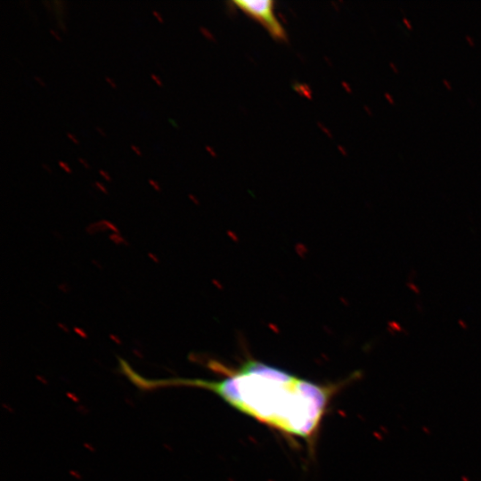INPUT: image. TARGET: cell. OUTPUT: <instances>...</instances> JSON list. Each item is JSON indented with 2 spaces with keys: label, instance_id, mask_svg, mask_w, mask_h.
Returning <instances> with one entry per match:
<instances>
[{
  "label": "cell",
  "instance_id": "6da1fadb",
  "mask_svg": "<svg viewBox=\"0 0 481 481\" xmlns=\"http://www.w3.org/2000/svg\"><path fill=\"white\" fill-rule=\"evenodd\" d=\"M223 378L214 380L174 378L151 379L138 375L142 390L166 387H190L218 395L240 412L288 436L312 440L338 385H322L295 376L254 359L231 369L210 363Z\"/></svg>",
  "mask_w": 481,
  "mask_h": 481
},
{
  "label": "cell",
  "instance_id": "2e32d148",
  "mask_svg": "<svg viewBox=\"0 0 481 481\" xmlns=\"http://www.w3.org/2000/svg\"><path fill=\"white\" fill-rule=\"evenodd\" d=\"M385 96L387 97V99L391 102V103H394V99L391 95H389L387 93L385 94Z\"/></svg>",
  "mask_w": 481,
  "mask_h": 481
},
{
  "label": "cell",
  "instance_id": "30bf717a",
  "mask_svg": "<svg viewBox=\"0 0 481 481\" xmlns=\"http://www.w3.org/2000/svg\"><path fill=\"white\" fill-rule=\"evenodd\" d=\"M34 78L40 86H45V82L38 76H35Z\"/></svg>",
  "mask_w": 481,
  "mask_h": 481
},
{
  "label": "cell",
  "instance_id": "7a4b0ae2",
  "mask_svg": "<svg viewBox=\"0 0 481 481\" xmlns=\"http://www.w3.org/2000/svg\"><path fill=\"white\" fill-rule=\"evenodd\" d=\"M232 4L247 15L250 16L277 40H284L286 32L274 13V2L269 0H240Z\"/></svg>",
  "mask_w": 481,
  "mask_h": 481
},
{
  "label": "cell",
  "instance_id": "d6986e66",
  "mask_svg": "<svg viewBox=\"0 0 481 481\" xmlns=\"http://www.w3.org/2000/svg\"><path fill=\"white\" fill-rule=\"evenodd\" d=\"M42 167H43L45 170H47L48 172L51 173V168H49V167H48L45 163H42Z\"/></svg>",
  "mask_w": 481,
  "mask_h": 481
},
{
  "label": "cell",
  "instance_id": "9c48e42d",
  "mask_svg": "<svg viewBox=\"0 0 481 481\" xmlns=\"http://www.w3.org/2000/svg\"><path fill=\"white\" fill-rule=\"evenodd\" d=\"M77 160L86 167V168H89V165L88 163L82 158H77Z\"/></svg>",
  "mask_w": 481,
  "mask_h": 481
},
{
  "label": "cell",
  "instance_id": "277c9868",
  "mask_svg": "<svg viewBox=\"0 0 481 481\" xmlns=\"http://www.w3.org/2000/svg\"><path fill=\"white\" fill-rule=\"evenodd\" d=\"M151 77L152 78V80L155 81V83L157 84V86H162V83H161L159 77L157 75L151 73Z\"/></svg>",
  "mask_w": 481,
  "mask_h": 481
},
{
  "label": "cell",
  "instance_id": "ffe728a7",
  "mask_svg": "<svg viewBox=\"0 0 481 481\" xmlns=\"http://www.w3.org/2000/svg\"><path fill=\"white\" fill-rule=\"evenodd\" d=\"M157 190H159V186H158V183H156L154 181L152 180H150L149 181Z\"/></svg>",
  "mask_w": 481,
  "mask_h": 481
},
{
  "label": "cell",
  "instance_id": "ba28073f",
  "mask_svg": "<svg viewBox=\"0 0 481 481\" xmlns=\"http://www.w3.org/2000/svg\"><path fill=\"white\" fill-rule=\"evenodd\" d=\"M104 78H105V80L110 85V86H111L112 88H116V87H117L115 82H114L110 77H105Z\"/></svg>",
  "mask_w": 481,
  "mask_h": 481
},
{
  "label": "cell",
  "instance_id": "9a60e30c",
  "mask_svg": "<svg viewBox=\"0 0 481 481\" xmlns=\"http://www.w3.org/2000/svg\"><path fill=\"white\" fill-rule=\"evenodd\" d=\"M443 83L445 85V86H446L448 89H452L451 83L448 82L446 79H443Z\"/></svg>",
  "mask_w": 481,
  "mask_h": 481
},
{
  "label": "cell",
  "instance_id": "8fae6325",
  "mask_svg": "<svg viewBox=\"0 0 481 481\" xmlns=\"http://www.w3.org/2000/svg\"><path fill=\"white\" fill-rule=\"evenodd\" d=\"M99 173H100L103 177H105L106 180L110 181V178L108 173H106L104 170L100 169V170H99Z\"/></svg>",
  "mask_w": 481,
  "mask_h": 481
},
{
  "label": "cell",
  "instance_id": "7c38bea8",
  "mask_svg": "<svg viewBox=\"0 0 481 481\" xmlns=\"http://www.w3.org/2000/svg\"><path fill=\"white\" fill-rule=\"evenodd\" d=\"M50 33L53 36V37H54L55 39H57L58 41H61V37L58 36V34L55 33L54 30L50 29Z\"/></svg>",
  "mask_w": 481,
  "mask_h": 481
},
{
  "label": "cell",
  "instance_id": "8992f818",
  "mask_svg": "<svg viewBox=\"0 0 481 481\" xmlns=\"http://www.w3.org/2000/svg\"><path fill=\"white\" fill-rule=\"evenodd\" d=\"M66 135L68 138L70 139L74 143L78 144V141L76 139V137L72 134L67 132Z\"/></svg>",
  "mask_w": 481,
  "mask_h": 481
},
{
  "label": "cell",
  "instance_id": "e0dca14e",
  "mask_svg": "<svg viewBox=\"0 0 481 481\" xmlns=\"http://www.w3.org/2000/svg\"><path fill=\"white\" fill-rule=\"evenodd\" d=\"M96 131L101 134L102 136H105V133L101 129V127L96 126Z\"/></svg>",
  "mask_w": 481,
  "mask_h": 481
},
{
  "label": "cell",
  "instance_id": "5b68a950",
  "mask_svg": "<svg viewBox=\"0 0 481 481\" xmlns=\"http://www.w3.org/2000/svg\"><path fill=\"white\" fill-rule=\"evenodd\" d=\"M152 14H153V16L158 20V21H159V23H163V22H164L163 20H162V18H161V16H160V14L159 13V12H157V11H152Z\"/></svg>",
  "mask_w": 481,
  "mask_h": 481
},
{
  "label": "cell",
  "instance_id": "4fadbf2b",
  "mask_svg": "<svg viewBox=\"0 0 481 481\" xmlns=\"http://www.w3.org/2000/svg\"><path fill=\"white\" fill-rule=\"evenodd\" d=\"M465 37H466V39L468 40V42H469L471 45H474V40H473V38H472L470 36L466 35Z\"/></svg>",
  "mask_w": 481,
  "mask_h": 481
},
{
  "label": "cell",
  "instance_id": "3957f363",
  "mask_svg": "<svg viewBox=\"0 0 481 481\" xmlns=\"http://www.w3.org/2000/svg\"><path fill=\"white\" fill-rule=\"evenodd\" d=\"M58 165L65 171L67 172L68 174H70L71 173V170L70 168L69 167V166L67 165L66 162H63L61 160H59L58 161Z\"/></svg>",
  "mask_w": 481,
  "mask_h": 481
},
{
  "label": "cell",
  "instance_id": "ac0fdd59",
  "mask_svg": "<svg viewBox=\"0 0 481 481\" xmlns=\"http://www.w3.org/2000/svg\"><path fill=\"white\" fill-rule=\"evenodd\" d=\"M390 67L394 69L395 73H398V69L395 68V64L393 62H389Z\"/></svg>",
  "mask_w": 481,
  "mask_h": 481
},
{
  "label": "cell",
  "instance_id": "5bb4252c",
  "mask_svg": "<svg viewBox=\"0 0 481 481\" xmlns=\"http://www.w3.org/2000/svg\"><path fill=\"white\" fill-rule=\"evenodd\" d=\"M403 20H404V24L407 26V28L411 29L412 25L410 24L409 20L405 17L403 19Z\"/></svg>",
  "mask_w": 481,
  "mask_h": 481
},
{
  "label": "cell",
  "instance_id": "52a82bcc",
  "mask_svg": "<svg viewBox=\"0 0 481 481\" xmlns=\"http://www.w3.org/2000/svg\"><path fill=\"white\" fill-rule=\"evenodd\" d=\"M131 149L136 153V155H138V156L142 155V151H140V149L136 145L131 144Z\"/></svg>",
  "mask_w": 481,
  "mask_h": 481
}]
</instances>
